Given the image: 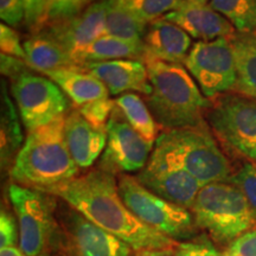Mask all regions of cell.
<instances>
[{
	"label": "cell",
	"instance_id": "obj_1",
	"mask_svg": "<svg viewBox=\"0 0 256 256\" xmlns=\"http://www.w3.org/2000/svg\"><path fill=\"white\" fill-rule=\"evenodd\" d=\"M60 198L134 252L174 250L180 242L144 224L126 206L113 174L98 168L42 190Z\"/></svg>",
	"mask_w": 256,
	"mask_h": 256
},
{
	"label": "cell",
	"instance_id": "obj_2",
	"mask_svg": "<svg viewBox=\"0 0 256 256\" xmlns=\"http://www.w3.org/2000/svg\"><path fill=\"white\" fill-rule=\"evenodd\" d=\"M152 92L146 104L164 130L206 124L211 100L206 98L183 64L146 60Z\"/></svg>",
	"mask_w": 256,
	"mask_h": 256
},
{
	"label": "cell",
	"instance_id": "obj_3",
	"mask_svg": "<svg viewBox=\"0 0 256 256\" xmlns=\"http://www.w3.org/2000/svg\"><path fill=\"white\" fill-rule=\"evenodd\" d=\"M66 116L28 133L10 170L14 183L42 191L78 177L64 136Z\"/></svg>",
	"mask_w": 256,
	"mask_h": 256
},
{
	"label": "cell",
	"instance_id": "obj_4",
	"mask_svg": "<svg viewBox=\"0 0 256 256\" xmlns=\"http://www.w3.org/2000/svg\"><path fill=\"white\" fill-rule=\"evenodd\" d=\"M191 212L197 228L220 244H229L256 226V217L247 198L230 182L202 188Z\"/></svg>",
	"mask_w": 256,
	"mask_h": 256
},
{
	"label": "cell",
	"instance_id": "obj_5",
	"mask_svg": "<svg viewBox=\"0 0 256 256\" xmlns=\"http://www.w3.org/2000/svg\"><path fill=\"white\" fill-rule=\"evenodd\" d=\"M209 128L206 124L164 130L156 142L203 186L228 182L232 176V164Z\"/></svg>",
	"mask_w": 256,
	"mask_h": 256
},
{
	"label": "cell",
	"instance_id": "obj_6",
	"mask_svg": "<svg viewBox=\"0 0 256 256\" xmlns=\"http://www.w3.org/2000/svg\"><path fill=\"white\" fill-rule=\"evenodd\" d=\"M11 202L19 224V246L28 256H43L58 240L56 197L36 188L11 183Z\"/></svg>",
	"mask_w": 256,
	"mask_h": 256
},
{
	"label": "cell",
	"instance_id": "obj_7",
	"mask_svg": "<svg viewBox=\"0 0 256 256\" xmlns=\"http://www.w3.org/2000/svg\"><path fill=\"white\" fill-rule=\"evenodd\" d=\"M118 186L124 203L144 224L177 242L194 238L198 228L191 210L156 196L133 176L120 174Z\"/></svg>",
	"mask_w": 256,
	"mask_h": 256
},
{
	"label": "cell",
	"instance_id": "obj_8",
	"mask_svg": "<svg viewBox=\"0 0 256 256\" xmlns=\"http://www.w3.org/2000/svg\"><path fill=\"white\" fill-rule=\"evenodd\" d=\"M206 122L220 142L232 154L256 162V101L238 94L211 100Z\"/></svg>",
	"mask_w": 256,
	"mask_h": 256
},
{
	"label": "cell",
	"instance_id": "obj_9",
	"mask_svg": "<svg viewBox=\"0 0 256 256\" xmlns=\"http://www.w3.org/2000/svg\"><path fill=\"white\" fill-rule=\"evenodd\" d=\"M64 203V202H63ZM58 240L63 256H132L133 249L66 203L57 204Z\"/></svg>",
	"mask_w": 256,
	"mask_h": 256
},
{
	"label": "cell",
	"instance_id": "obj_10",
	"mask_svg": "<svg viewBox=\"0 0 256 256\" xmlns=\"http://www.w3.org/2000/svg\"><path fill=\"white\" fill-rule=\"evenodd\" d=\"M11 92L28 133L69 113L68 98L49 78L25 74L12 82Z\"/></svg>",
	"mask_w": 256,
	"mask_h": 256
},
{
	"label": "cell",
	"instance_id": "obj_11",
	"mask_svg": "<svg viewBox=\"0 0 256 256\" xmlns=\"http://www.w3.org/2000/svg\"><path fill=\"white\" fill-rule=\"evenodd\" d=\"M184 66L209 100L232 92L236 83V66L229 38L196 42Z\"/></svg>",
	"mask_w": 256,
	"mask_h": 256
},
{
	"label": "cell",
	"instance_id": "obj_12",
	"mask_svg": "<svg viewBox=\"0 0 256 256\" xmlns=\"http://www.w3.org/2000/svg\"><path fill=\"white\" fill-rule=\"evenodd\" d=\"M136 178L156 196L191 210L203 188L196 178L182 168L177 160L156 146L148 162Z\"/></svg>",
	"mask_w": 256,
	"mask_h": 256
},
{
	"label": "cell",
	"instance_id": "obj_13",
	"mask_svg": "<svg viewBox=\"0 0 256 256\" xmlns=\"http://www.w3.org/2000/svg\"><path fill=\"white\" fill-rule=\"evenodd\" d=\"M152 148L153 144L144 139L115 106L107 124V144L98 168L114 176L140 172L148 162Z\"/></svg>",
	"mask_w": 256,
	"mask_h": 256
},
{
	"label": "cell",
	"instance_id": "obj_14",
	"mask_svg": "<svg viewBox=\"0 0 256 256\" xmlns=\"http://www.w3.org/2000/svg\"><path fill=\"white\" fill-rule=\"evenodd\" d=\"M106 14L107 0H98L81 14L68 20L48 25L40 31L58 42L75 60V57L82 50L106 34Z\"/></svg>",
	"mask_w": 256,
	"mask_h": 256
},
{
	"label": "cell",
	"instance_id": "obj_15",
	"mask_svg": "<svg viewBox=\"0 0 256 256\" xmlns=\"http://www.w3.org/2000/svg\"><path fill=\"white\" fill-rule=\"evenodd\" d=\"M86 70L98 78L112 95L136 92L148 96L152 92L146 64L139 60H115L83 64Z\"/></svg>",
	"mask_w": 256,
	"mask_h": 256
},
{
	"label": "cell",
	"instance_id": "obj_16",
	"mask_svg": "<svg viewBox=\"0 0 256 256\" xmlns=\"http://www.w3.org/2000/svg\"><path fill=\"white\" fill-rule=\"evenodd\" d=\"M166 20L182 28L194 40L210 42L229 38L236 30L232 23L210 5H198L185 2L179 8L164 16Z\"/></svg>",
	"mask_w": 256,
	"mask_h": 256
},
{
	"label": "cell",
	"instance_id": "obj_17",
	"mask_svg": "<svg viewBox=\"0 0 256 256\" xmlns=\"http://www.w3.org/2000/svg\"><path fill=\"white\" fill-rule=\"evenodd\" d=\"M142 46L144 63L146 60H162L184 64L194 44L183 28L165 18H159L148 24Z\"/></svg>",
	"mask_w": 256,
	"mask_h": 256
},
{
	"label": "cell",
	"instance_id": "obj_18",
	"mask_svg": "<svg viewBox=\"0 0 256 256\" xmlns=\"http://www.w3.org/2000/svg\"><path fill=\"white\" fill-rule=\"evenodd\" d=\"M64 136L70 154L78 168L92 166L107 144V130L92 126L75 108L66 114Z\"/></svg>",
	"mask_w": 256,
	"mask_h": 256
},
{
	"label": "cell",
	"instance_id": "obj_19",
	"mask_svg": "<svg viewBox=\"0 0 256 256\" xmlns=\"http://www.w3.org/2000/svg\"><path fill=\"white\" fill-rule=\"evenodd\" d=\"M46 76L62 89L75 108L110 96V90L104 83L83 66H66L48 72Z\"/></svg>",
	"mask_w": 256,
	"mask_h": 256
},
{
	"label": "cell",
	"instance_id": "obj_20",
	"mask_svg": "<svg viewBox=\"0 0 256 256\" xmlns=\"http://www.w3.org/2000/svg\"><path fill=\"white\" fill-rule=\"evenodd\" d=\"M229 40L236 66V83L232 92L256 101V32L236 31Z\"/></svg>",
	"mask_w": 256,
	"mask_h": 256
},
{
	"label": "cell",
	"instance_id": "obj_21",
	"mask_svg": "<svg viewBox=\"0 0 256 256\" xmlns=\"http://www.w3.org/2000/svg\"><path fill=\"white\" fill-rule=\"evenodd\" d=\"M23 46L26 55L25 60L34 72L46 75L54 70L78 66L68 51L43 31L32 34L24 40Z\"/></svg>",
	"mask_w": 256,
	"mask_h": 256
},
{
	"label": "cell",
	"instance_id": "obj_22",
	"mask_svg": "<svg viewBox=\"0 0 256 256\" xmlns=\"http://www.w3.org/2000/svg\"><path fill=\"white\" fill-rule=\"evenodd\" d=\"M115 60H139L144 62V46L104 34L75 57L78 66Z\"/></svg>",
	"mask_w": 256,
	"mask_h": 256
},
{
	"label": "cell",
	"instance_id": "obj_23",
	"mask_svg": "<svg viewBox=\"0 0 256 256\" xmlns=\"http://www.w3.org/2000/svg\"><path fill=\"white\" fill-rule=\"evenodd\" d=\"M2 130H0V156L2 168L11 170L16 156L24 145V134L18 118L17 106L10 98L5 84L2 83Z\"/></svg>",
	"mask_w": 256,
	"mask_h": 256
},
{
	"label": "cell",
	"instance_id": "obj_24",
	"mask_svg": "<svg viewBox=\"0 0 256 256\" xmlns=\"http://www.w3.org/2000/svg\"><path fill=\"white\" fill-rule=\"evenodd\" d=\"M114 104L122 112L124 119L147 142L154 144L159 138L160 126L150 110L148 106L140 95L127 92L114 100Z\"/></svg>",
	"mask_w": 256,
	"mask_h": 256
},
{
	"label": "cell",
	"instance_id": "obj_25",
	"mask_svg": "<svg viewBox=\"0 0 256 256\" xmlns=\"http://www.w3.org/2000/svg\"><path fill=\"white\" fill-rule=\"evenodd\" d=\"M147 28L148 24L130 14L118 0H107L106 34L142 44Z\"/></svg>",
	"mask_w": 256,
	"mask_h": 256
},
{
	"label": "cell",
	"instance_id": "obj_26",
	"mask_svg": "<svg viewBox=\"0 0 256 256\" xmlns=\"http://www.w3.org/2000/svg\"><path fill=\"white\" fill-rule=\"evenodd\" d=\"M209 5L228 19L238 32H256V0H211Z\"/></svg>",
	"mask_w": 256,
	"mask_h": 256
},
{
	"label": "cell",
	"instance_id": "obj_27",
	"mask_svg": "<svg viewBox=\"0 0 256 256\" xmlns=\"http://www.w3.org/2000/svg\"><path fill=\"white\" fill-rule=\"evenodd\" d=\"M140 20L151 24L170 12L179 8L184 0H118Z\"/></svg>",
	"mask_w": 256,
	"mask_h": 256
},
{
	"label": "cell",
	"instance_id": "obj_28",
	"mask_svg": "<svg viewBox=\"0 0 256 256\" xmlns=\"http://www.w3.org/2000/svg\"><path fill=\"white\" fill-rule=\"evenodd\" d=\"M95 2L98 0H46V14L42 28L81 14Z\"/></svg>",
	"mask_w": 256,
	"mask_h": 256
},
{
	"label": "cell",
	"instance_id": "obj_29",
	"mask_svg": "<svg viewBox=\"0 0 256 256\" xmlns=\"http://www.w3.org/2000/svg\"><path fill=\"white\" fill-rule=\"evenodd\" d=\"M228 182L243 192L256 217V162H246Z\"/></svg>",
	"mask_w": 256,
	"mask_h": 256
},
{
	"label": "cell",
	"instance_id": "obj_30",
	"mask_svg": "<svg viewBox=\"0 0 256 256\" xmlns=\"http://www.w3.org/2000/svg\"><path fill=\"white\" fill-rule=\"evenodd\" d=\"M115 108V104L110 98H101V100L89 102V104L82 106V107L75 108L78 113L92 124V126L107 130L108 121H110L112 113Z\"/></svg>",
	"mask_w": 256,
	"mask_h": 256
},
{
	"label": "cell",
	"instance_id": "obj_31",
	"mask_svg": "<svg viewBox=\"0 0 256 256\" xmlns=\"http://www.w3.org/2000/svg\"><path fill=\"white\" fill-rule=\"evenodd\" d=\"M170 256H220L214 243L206 236L180 242Z\"/></svg>",
	"mask_w": 256,
	"mask_h": 256
},
{
	"label": "cell",
	"instance_id": "obj_32",
	"mask_svg": "<svg viewBox=\"0 0 256 256\" xmlns=\"http://www.w3.org/2000/svg\"><path fill=\"white\" fill-rule=\"evenodd\" d=\"M20 235L17 216L2 206L0 214V248L16 247Z\"/></svg>",
	"mask_w": 256,
	"mask_h": 256
},
{
	"label": "cell",
	"instance_id": "obj_33",
	"mask_svg": "<svg viewBox=\"0 0 256 256\" xmlns=\"http://www.w3.org/2000/svg\"><path fill=\"white\" fill-rule=\"evenodd\" d=\"M0 49L2 54L12 57H17L20 60H26L24 46L22 43L18 32L8 24L2 23L0 25Z\"/></svg>",
	"mask_w": 256,
	"mask_h": 256
},
{
	"label": "cell",
	"instance_id": "obj_34",
	"mask_svg": "<svg viewBox=\"0 0 256 256\" xmlns=\"http://www.w3.org/2000/svg\"><path fill=\"white\" fill-rule=\"evenodd\" d=\"M220 256H256V226L229 243Z\"/></svg>",
	"mask_w": 256,
	"mask_h": 256
},
{
	"label": "cell",
	"instance_id": "obj_35",
	"mask_svg": "<svg viewBox=\"0 0 256 256\" xmlns=\"http://www.w3.org/2000/svg\"><path fill=\"white\" fill-rule=\"evenodd\" d=\"M25 10L24 24L31 34L42 30L46 14V0H23Z\"/></svg>",
	"mask_w": 256,
	"mask_h": 256
},
{
	"label": "cell",
	"instance_id": "obj_36",
	"mask_svg": "<svg viewBox=\"0 0 256 256\" xmlns=\"http://www.w3.org/2000/svg\"><path fill=\"white\" fill-rule=\"evenodd\" d=\"M0 18L8 26H19L25 20L23 0H0Z\"/></svg>",
	"mask_w": 256,
	"mask_h": 256
},
{
	"label": "cell",
	"instance_id": "obj_37",
	"mask_svg": "<svg viewBox=\"0 0 256 256\" xmlns=\"http://www.w3.org/2000/svg\"><path fill=\"white\" fill-rule=\"evenodd\" d=\"M2 72L6 78H8L12 82L32 72L30 66L26 63V60L17 58V57H12L8 55L2 54Z\"/></svg>",
	"mask_w": 256,
	"mask_h": 256
},
{
	"label": "cell",
	"instance_id": "obj_38",
	"mask_svg": "<svg viewBox=\"0 0 256 256\" xmlns=\"http://www.w3.org/2000/svg\"><path fill=\"white\" fill-rule=\"evenodd\" d=\"M174 250H140L136 256H170Z\"/></svg>",
	"mask_w": 256,
	"mask_h": 256
},
{
	"label": "cell",
	"instance_id": "obj_39",
	"mask_svg": "<svg viewBox=\"0 0 256 256\" xmlns=\"http://www.w3.org/2000/svg\"><path fill=\"white\" fill-rule=\"evenodd\" d=\"M0 256H28L25 255L22 249L17 247H8V248H2L0 250Z\"/></svg>",
	"mask_w": 256,
	"mask_h": 256
},
{
	"label": "cell",
	"instance_id": "obj_40",
	"mask_svg": "<svg viewBox=\"0 0 256 256\" xmlns=\"http://www.w3.org/2000/svg\"><path fill=\"white\" fill-rule=\"evenodd\" d=\"M185 2H192V4H198V5H206V2H209V0H185Z\"/></svg>",
	"mask_w": 256,
	"mask_h": 256
}]
</instances>
